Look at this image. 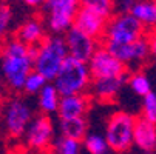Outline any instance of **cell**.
<instances>
[{"mask_svg":"<svg viewBox=\"0 0 156 154\" xmlns=\"http://www.w3.org/2000/svg\"><path fill=\"white\" fill-rule=\"evenodd\" d=\"M56 131L57 128L48 114H36L23 134V142L28 148L36 151L50 149L56 139Z\"/></svg>","mask_w":156,"mask_h":154,"instance_id":"ba28073f","label":"cell"},{"mask_svg":"<svg viewBox=\"0 0 156 154\" xmlns=\"http://www.w3.org/2000/svg\"><path fill=\"white\" fill-rule=\"evenodd\" d=\"M48 82H50V80H48L45 76H42L40 73H37V71L34 70V71L27 77V80H25V83H23V93L28 94V96H37Z\"/></svg>","mask_w":156,"mask_h":154,"instance_id":"d4e9b609","label":"cell"},{"mask_svg":"<svg viewBox=\"0 0 156 154\" xmlns=\"http://www.w3.org/2000/svg\"><path fill=\"white\" fill-rule=\"evenodd\" d=\"M53 83L57 86V90L62 96L90 93L93 76L90 67H88V62H82L70 56L65 60L63 67L60 68Z\"/></svg>","mask_w":156,"mask_h":154,"instance_id":"3957f363","label":"cell"},{"mask_svg":"<svg viewBox=\"0 0 156 154\" xmlns=\"http://www.w3.org/2000/svg\"><path fill=\"white\" fill-rule=\"evenodd\" d=\"M3 3H5V0H0V6H2Z\"/></svg>","mask_w":156,"mask_h":154,"instance_id":"4dcf8cb0","label":"cell"},{"mask_svg":"<svg viewBox=\"0 0 156 154\" xmlns=\"http://www.w3.org/2000/svg\"><path fill=\"white\" fill-rule=\"evenodd\" d=\"M133 146L144 154L154 152L156 146V123L145 117H136L135 134H133Z\"/></svg>","mask_w":156,"mask_h":154,"instance_id":"9a60e30c","label":"cell"},{"mask_svg":"<svg viewBox=\"0 0 156 154\" xmlns=\"http://www.w3.org/2000/svg\"><path fill=\"white\" fill-rule=\"evenodd\" d=\"M130 12L145 26L147 31L156 28V0H136Z\"/></svg>","mask_w":156,"mask_h":154,"instance_id":"ac0fdd59","label":"cell"},{"mask_svg":"<svg viewBox=\"0 0 156 154\" xmlns=\"http://www.w3.org/2000/svg\"><path fill=\"white\" fill-rule=\"evenodd\" d=\"M68 57L70 53L65 37L50 34L40 45L34 48V70L53 82Z\"/></svg>","mask_w":156,"mask_h":154,"instance_id":"7a4b0ae2","label":"cell"},{"mask_svg":"<svg viewBox=\"0 0 156 154\" xmlns=\"http://www.w3.org/2000/svg\"><path fill=\"white\" fill-rule=\"evenodd\" d=\"M90 109V97L87 94H73L62 96L60 105L57 109L59 119H77L85 117Z\"/></svg>","mask_w":156,"mask_h":154,"instance_id":"2e32d148","label":"cell"},{"mask_svg":"<svg viewBox=\"0 0 156 154\" xmlns=\"http://www.w3.org/2000/svg\"><path fill=\"white\" fill-rule=\"evenodd\" d=\"M127 86L136 97H141V99L153 91L150 79L141 70H135L133 73H130V76L127 77Z\"/></svg>","mask_w":156,"mask_h":154,"instance_id":"ffe728a7","label":"cell"},{"mask_svg":"<svg viewBox=\"0 0 156 154\" xmlns=\"http://www.w3.org/2000/svg\"><path fill=\"white\" fill-rule=\"evenodd\" d=\"M107 48L115 56H118L127 68H133V70H139V67H142L151 56L145 36L135 42L124 43V45H110Z\"/></svg>","mask_w":156,"mask_h":154,"instance_id":"30bf717a","label":"cell"},{"mask_svg":"<svg viewBox=\"0 0 156 154\" xmlns=\"http://www.w3.org/2000/svg\"><path fill=\"white\" fill-rule=\"evenodd\" d=\"M80 6L93 9L107 19L116 14V0H80Z\"/></svg>","mask_w":156,"mask_h":154,"instance_id":"cb8c5ba5","label":"cell"},{"mask_svg":"<svg viewBox=\"0 0 156 154\" xmlns=\"http://www.w3.org/2000/svg\"><path fill=\"white\" fill-rule=\"evenodd\" d=\"M136 0H116V12H130Z\"/></svg>","mask_w":156,"mask_h":154,"instance_id":"83f0119b","label":"cell"},{"mask_svg":"<svg viewBox=\"0 0 156 154\" xmlns=\"http://www.w3.org/2000/svg\"><path fill=\"white\" fill-rule=\"evenodd\" d=\"M88 67H90L93 79L124 76L127 74V70H128L124 65V62L118 56H115L105 45H99V48L94 51V54L88 62Z\"/></svg>","mask_w":156,"mask_h":154,"instance_id":"9c48e42d","label":"cell"},{"mask_svg":"<svg viewBox=\"0 0 156 154\" xmlns=\"http://www.w3.org/2000/svg\"><path fill=\"white\" fill-rule=\"evenodd\" d=\"M14 37H17L20 42L27 43V45L36 48L48 37V28L45 23V19L39 15H31V17L23 19L16 28Z\"/></svg>","mask_w":156,"mask_h":154,"instance_id":"7c38bea8","label":"cell"},{"mask_svg":"<svg viewBox=\"0 0 156 154\" xmlns=\"http://www.w3.org/2000/svg\"><path fill=\"white\" fill-rule=\"evenodd\" d=\"M154 154H156V146H154Z\"/></svg>","mask_w":156,"mask_h":154,"instance_id":"1f68e13d","label":"cell"},{"mask_svg":"<svg viewBox=\"0 0 156 154\" xmlns=\"http://www.w3.org/2000/svg\"><path fill=\"white\" fill-rule=\"evenodd\" d=\"M65 42L68 46V53L71 57L82 60V62H90L91 56L94 54V51L99 48V40L85 34L83 31L77 29V28H71L65 34Z\"/></svg>","mask_w":156,"mask_h":154,"instance_id":"8fae6325","label":"cell"},{"mask_svg":"<svg viewBox=\"0 0 156 154\" xmlns=\"http://www.w3.org/2000/svg\"><path fill=\"white\" fill-rule=\"evenodd\" d=\"M82 148V140L57 134L50 146V154H80Z\"/></svg>","mask_w":156,"mask_h":154,"instance_id":"7402d4cb","label":"cell"},{"mask_svg":"<svg viewBox=\"0 0 156 154\" xmlns=\"http://www.w3.org/2000/svg\"><path fill=\"white\" fill-rule=\"evenodd\" d=\"M57 131H59V134L76 139V140H83V137L90 133V131H88V122H87L85 117L59 119Z\"/></svg>","mask_w":156,"mask_h":154,"instance_id":"d6986e66","label":"cell"},{"mask_svg":"<svg viewBox=\"0 0 156 154\" xmlns=\"http://www.w3.org/2000/svg\"><path fill=\"white\" fill-rule=\"evenodd\" d=\"M107 23H108V19L93 9H88L80 6L76 19H74V28L83 31L85 34L91 36L98 40L104 39L105 29H107Z\"/></svg>","mask_w":156,"mask_h":154,"instance_id":"5bb4252c","label":"cell"},{"mask_svg":"<svg viewBox=\"0 0 156 154\" xmlns=\"http://www.w3.org/2000/svg\"><path fill=\"white\" fill-rule=\"evenodd\" d=\"M0 68L8 88L23 91L27 77L34 71V48L11 37L0 50Z\"/></svg>","mask_w":156,"mask_h":154,"instance_id":"6da1fadb","label":"cell"},{"mask_svg":"<svg viewBox=\"0 0 156 154\" xmlns=\"http://www.w3.org/2000/svg\"><path fill=\"white\" fill-rule=\"evenodd\" d=\"M145 37H147L148 46H150V54H151V57L156 59V28L148 29L147 34H145Z\"/></svg>","mask_w":156,"mask_h":154,"instance_id":"4316f807","label":"cell"},{"mask_svg":"<svg viewBox=\"0 0 156 154\" xmlns=\"http://www.w3.org/2000/svg\"><path fill=\"white\" fill-rule=\"evenodd\" d=\"M31 102L22 96H12L2 105V120L6 133L14 139H23V134L34 119Z\"/></svg>","mask_w":156,"mask_h":154,"instance_id":"8992f818","label":"cell"},{"mask_svg":"<svg viewBox=\"0 0 156 154\" xmlns=\"http://www.w3.org/2000/svg\"><path fill=\"white\" fill-rule=\"evenodd\" d=\"M136 117L127 111H115L105 120L104 134L111 151L116 154H125L133 146Z\"/></svg>","mask_w":156,"mask_h":154,"instance_id":"277c9868","label":"cell"},{"mask_svg":"<svg viewBox=\"0 0 156 154\" xmlns=\"http://www.w3.org/2000/svg\"><path fill=\"white\" fill-rule=\"evenodd\" d=\"M22 3L28 8H33V9H39V8H43L47 3V0H22Z\"/></svg>","mask_w":156,"mask_h":154,"instance_id":"f1b7e54d","label":"cell"},{"mask_svg":"<svg viewBox=\"0 0 156 154\" xmlns=\"http://www.w3.org/2000/svg\"><path fill=\"white\" fill-rule=\"evenodd\" d=\"M147 34L145 26L131 12H116L108 19L102 45H124Z\"/></svg>","mask_w":156,"mask_h":154,"instance_id":"5b68a950","label":"cell"},{"mask_svg":"<svg viewBox=\"0 0 156 154\" xmlns=\"http://www.w3.org/2000/svg\"><path fill=\"white\" fill-rule=\"evenodd\" d=\"M12 26H14V11L9 5L3 3L0 6V50L9 40Z\"/></svg>","mask_w":156,"mask_h":154,"instance_id":"603a6c76","label":"cell"},{"mask_svg":"<svg viewBox=\"0 0 156 154\" xmlns=\"http://www.w3.org/2000/svg\"><path fill=\"white\" fill-rule=\"evenodd\" d=\"M127 77L128 76L124 74V76H118V77L93 79V83L90 88V96L102 103L115 100L127 86Z\"/></svg>","mask_w":156,"mask_h":154,"instance_id":"4fadbf2b","label":"cell"},{"mask_svg":"<svg viewBox=\"0 0 156 154\" xmlns=\"http://www.w3.org/2000/svg\"><path fill=\"white\" fill-rule=\"evenodd\" d=\"M2 82H5V80H3V73H2V68H0V86H2Z\"/></svg>","mask_w":156,"mask_h":154,"instance_id":"f546056e","label":"cell"},{"mask_svg":"<svg viewBox=\"0 0 156 154\" xmlns=\"http://www.w3.org/2000/svg\"><path fill=\"white\" fill-rule=\"evenodd\" d=\"M62 94L59 93L57 86L53 82H48L43 90L37 94V108L42 114H57V109L60 105Z\"/></svg>","mask_w":156,"mask_h":154,"instance_id":"e0dca14e","label":"cell"},{"mask_svg":"<svg viewBox=\"0 0 156 154\" xmlns=\"http://www.w3.org/2000/svg\"><path fill=\"white\" fill-rule=\"evenodd\" d=\"M82 146L88 154H108L111 151L104 133L90 131L82 140Z\"/></svg>","mask_w":156,"mask_h":154,"instance_id":"44dd1931","label":"cell"},{"mask_svg":"<svg viewBox=\"0 0 156 154\" xmlns=\"http://www.w3.org/2000/svg\"><path fill=\"white\" fill-rule=\"evenodd\" d=\"M141 111H142V117L156 123V93L154 91H151L150 94L142 97Z\"/></svg>","mask_w":156,"mask_h":154,"instance_id":"484cf974","label":"cell"},{"mask_svg":"<svg viewBox=\"0 0 156 154\" xmlns=\"http://www.w3.org/2000/svg\"><path fill=\"white\" fill-rule=\"evenodd\" d=\"M42 9L48 31L63 36L74 26V19L80 9V0H47Z\"/></svg>","mask_w":156,"mask_h":154,"instance_id":"52a82bcc","label":"cell"}]
</instances>
